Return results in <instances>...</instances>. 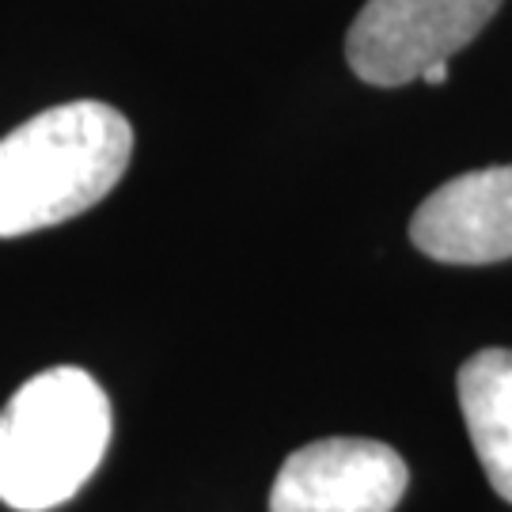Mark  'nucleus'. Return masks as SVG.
Wrapping results in <instances>:
<instances>
[{
    "label": "nucleus",
    "instance_id": "obj_1",
    "mask_svg": "<svg viewBox=\"0 0 512 512\" xmlns=\"http://www.w3.org/2000/svg\"><path fill=\"white\" fill-rule=\"evenodd\" d=\"M133 156L122 110L80 99L50 107L0 141V239L54 228L99 205Z\"/></svg>",
    "mask_w": 512,
    "mask_h": 512
},
{
    "label": "nucleus",
    "instance_id": "obj_2",
    "mask_svg": "<svg viewBox=\"0 0 512 512\" xmlns=\"http://www.w3.org/2000/svg\"><path fill=\"white\" fill-rule=\"evenodd\" d=\"M110 444V403L84 368L38 372L0 410V501L16 512L65 505Z\"/></svg>",
    "mask_w": 512,
    "mask_h": 512
},
{
    "label": "nucleus",
    "instance_id": "obj_3",
    "mask_svg": "<svg viewBox=\"0 0 512 512\" xmlns=\"http://www.w3.org/2000/svg\"><path fill=\"white\" fill-rule=\"evenodd\" d=\"M501 0H368L346 35L349 69L376 88H403L459 54Z\"/></svg>",
    "mask_w": 512,
    "mask_h": 512
},
{
    "label": "nucleus",
    "instance_id": "obj_4",
    "mask_svg": "<svg viewBox=\"0 0 512 512\" xmlns=\"http://www.w3.org/2000/svg\"><path fill=\"white\" fill-rule=\"evenodd\" d=\"M406 486V459L384 440H311L281 463L270 512H395Z\"/></svg>",
    "mask_w": 512,
    "mask_h": 512
},
{
    "label": "nucleus",
    "instance_id": "obj_5",
    "mask_svg": "<svg viewBox=\"0 0 512 512\" xmlns=\"http://www.w3.org/2000/svg\"><path fill=\"white\" fill-rule=\"evenodd\" d=\"M410 239L421 255L452 266L512 258V164L437 186L410 220Z\"/></svg>",
    "mask_w": 512,
    "mask_h": 512
},
{
    "label": "nucleus",
    "instance_id": "obj_6",
    "mask_svg": "<svg viewBox=\"0 0 512 512\" xmlns=\"http://www.w3.org/2000/svg\"><path fill=\"white\" fill-rule=\"evenodd\" d=\"M459 410L494 494L512 505V349H482L459 368Z\"/></svg>",
    "mask_w": 512,
    "mask_h": 512
},
{
    "label": "nucleus",
    "instance_id": "obj_7",
    "mask_svg": "<svg viewBox=\"0 0 512 512\" xmlns=\"http://www.w3.org/2000/svg\"><path fill=\"white\" fill-rule=\"evenodd\" d=\"M421 80H425V84H444V80H448V61H437V65H429V69L421 73Z\"/></svg>",
    "mask_w": 512,
    "mask_h": 512
}]
</instances>
